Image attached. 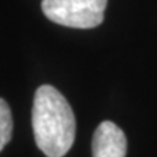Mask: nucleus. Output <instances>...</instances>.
<instances>
[{"label":"nucleus","mask_w":157,"mask_h":157,"mask_svg":"<svg viewBox=\"0 0 157 157\" xmlns=\"http://www.w3.org/2000/svg\"><path fill=\"white\" fill-rule=\"evenodd\" d=\"M12 132H13V118L10 108L5 99L0 98V151L12 140Z\"/></svg>","instance_id":"nucleus-4"},{"label":"nucleus","mask_w":157,"mask_h":157,"mask_svg":"<svg viewBox=\"0 0 157 157\" xmlns=\"http://www.w3.org/2000/svg\"><path fill=\"white\" fill-rule=\"evenodd\" d=\"M108 0H42L41 7L51 22L77 29H92L103 22Z\"/></svg>","instance_id":"nucleus-2"},{"label":"nucleus","mask_w":157,"mask_h":157,"mask_svg":"<svg viewBox=\"0 0 157 157\" xmlns=\"http://www.w3.org/2000/svg\"><path fill=\"white\" fill-rule=\"evenodd\" d=\"M93 157H125L127 137L117 124L103 121L98 125L92 140Z\"/></svg>","instance_id":"nucleus-3"},{"label":"nucleus","mask_w":157,"mask_h":157,"mask_svg":"<svg viewBox=\"0 0 157 157\" xmlns=\"http://www.w3.org/2000/svg\"><path fill=\"white\" fill-rule=\"evenodd\" d=\"M35 143L47 157H64L76 137V118L67 99L50 84L39 86L32 105Z\"/></svg>","instance_id":"nucleus-1"}]
</instances>
